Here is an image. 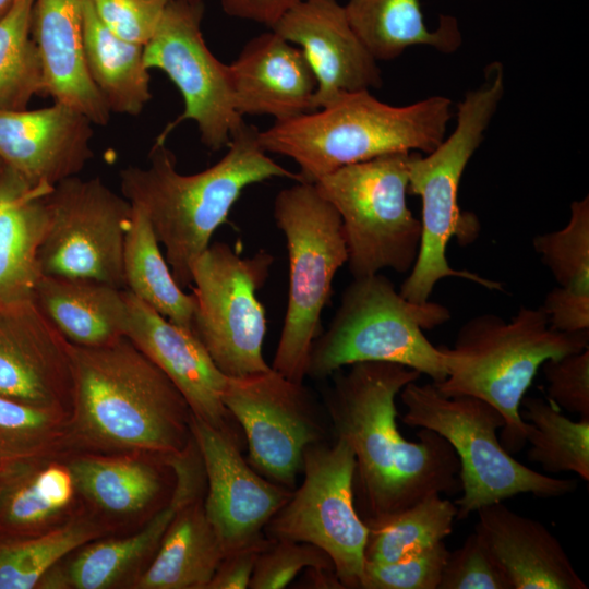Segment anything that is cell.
Returning a JSON list of instances; mask_svg holds the SVG:
<instances>
[{
    "mask_svg": "<svg viewBox=\"0 0 589 589\" xmlns=\"http://www.w3.org/2000/svg\"><path fill=\"white\" fill-rule=\"evenodd\" d=\"M189 1H197V2H203L204 0H189Z\"/></svg>",
    "mask_w": 589,
    "mask_h": 589,
    "instance_id": "49",
    "label": "cell"
},
{
    "mask_svg": "<svg viewBox=\"0 0 589 589\" xmlns=\"http://www.w3.org/2000/svg\"><path fill=\"white\" fill-rule=\"evenodd\" d=\"M50 224L43 275L89 278L125 289L122 255L132 205L99 178H67L46 195Z\"/></svg>",
    "mask_w": 589,
    "mask_h": 589,
    "instance_id": "14",
    "label": "cell"
},
{
    "mask_svg": "<svg viewBox=\"0 0 589 589\" xmlns=\"http://www.w3.org/2000/svg\"><path fill=\"white\" fill-rule=\"evenodd\" d=\"M542 310L550 325L560 332L589 330V297L555 287L545 297Z\"/></svg>",
    "mask_w": 589,
    "mask_h": 589,
    "instance_id": "44",
    "label": "cell"
},
{
    "mask_svg": "<svg viewBox=\"0 0 589 589\" xmlns=\"http://www.w3.org/2000/svg\"><path fill=\"white\" fill-rule=\"evenodd\" d=\"M12 0H0V17L4 14V12L9 9L11 5Z\"/></svg>",
    "mask_w": 589,
    "mask_h": 589,
    "instance_id": "47",
    "label": "cell"
},
{
    "mask_svg": "<svg viewBox=\"0 0 589 589\" xmlns=\"http://www.w3.org/2000/svg\"><path fill=\"white\" fill-rule=\"evenodd\" d=\"M34 301L70 344L96 347L125 335V289L96 279L43 275Z\"/></svg>",
    "mask_w": 589,
    "mask_h": 589,
    "instance_id": "28",
    "label": "cell"
},
{
    "mask_svg": "<svg viewBox=\"0 0 589 589\" xmlns=\"http://www.w3.org/2000/svg\"><path fill=\"white\" fill-rule=\"evenodd\" d=\"M533 248L558 287L589 297V197L570 204V217L560 230L537 235Z\"/></svg>",
    "mask_w": 589,
    "mask_h": 589,
    "instance_id": "38",
    "label": "cell"
},
{
    "mask_svg": "<svg viewBox=\"0 0 589 589\" xmlns=\"http://www.w3.org/2000/svg\"><path fill=\"white\" fill-rule=\"evenodd\" d=\"M163 461L175 481L167 504L136 532L98 538L74 550L45 575L38 589L133 588L177 513L205 492L204 467L193 437L182 453L165 456Z\"/></svg>",
    "mask_w": 589,
    "mask_h": 589,
    "instance_id": "16",
    "label": "cell"
},
{
    "mask_svg": "<svg viewBox=\"0 0 589 589\" xmlns=\"http://www.w3.org/2000/svg\"><path fill=\"white\" fill-rule=\"evenodd\" d=\"M301 0H220L224 12L232 17L264 24L269 28Z\"/></svg>",
    "mask_w": 589,
    "mask_h": 589,
    "instance_id": "46",
    "label": "cell"
},
{
    "mask_svg": "<svg viewBox=\"0 0 589 589\" xmlns=\"http://www.w3.org/2000/svg\"><path fill=\"white\" fill-rule=\"evenodd\" d=\"M549 401L580 417H589V348L542 365Z\"/></svg>",
    "mask_w": 589,
    "mask_h": 589,
    "instance_id": "42",
    "label": "cell"
},
{
    "mask_svg": "<svg viewBox=\"0 0 589 589\" xmlns=\"http://www.w3.org/2000/svg\"><path fill=\"white\" fill-rule=\"evenodd\" d=\"M354 454L342 438L308 446L301 485L264 529L271 541H300L323 550L344 588H359L369 536L354 504Z\"/></svg>",
    "mask_w": 589,
    "mask_h": 589,
    "instance_id": "12",
    "label": "cell"
},
{
    "mask_svg": "<svg viewBox=\"0 0 589 589\" xmlns=\"http://www.w3.org/2000/svg\"><path fill=\"white\" fill-rule=\"evenodd\" d=\"M74 453H182L192 440V411L169 377L127 337L70 344Z\"/></svg>",
    "mask_w": 589,
    "mask_h": 589,
    "instance_id": "2",
    "label": "cell"
},
{
    "mask_svg": "<svg viewBox=\"0 0 589 589\" xmlns=\"http://www.w3.org/2000/svg\"><path fill=\"white\" fill-rule=\"evenodd\" d=\"M274 219L285 236L289 291L279 341L271 368L303 383L312 345L336 273L348 260L341 218L314 183L297 181L278 192Z\"/></svg>",
    "mask_w": 589,
    "mask_h": 589,
    "instance_id": "9",
    "label": "cell"
},
{
    "mask_svg": "<svg viewBox=\"0 0 589 589\" xmlns=\"http://www.w3.org/2000/svg\"><path fill=\"white\" fill-rule=\"evenodd\" d=\"M127 337L156 364L185 398L192 413L208 424L233 431L221 393L226 382L194 332L179 326L125 289Z\"/></svg>",
    "mask_w": 589,
    "mask_h": 589,
    "instance_id": "21",
    "label": "cell"
},
{
    "mask_svg": "<svg viewBox=\"0 0 589 589\" xmlns=\"http://www.w3.org/2000/svg\"><path fill=\"white\" fill-rule=\"evenodd\" d=\"M203 2L169 0L160 23L144 46L146 68L166 73L184 101L183 112L157 136L165 143L181 122L196 123L200 139L211 151L227 147L244 122L235 105L229 64L219 61L204 41Z\"/></svg>",
    "mask_w": 589,
    "mask_h": 589,
    "instance_id": "13",
    "label": "cell"
},
{
    "mask_svg": "<svg viewBox=\"0 0 589 589\" xmlns=\"http://www.w3.org/2000/svg\"><path fill=\"white\" fill-rule=\"evenodd\" d=\"M437 589H513L512 582L474 531L449 552Z\"/></svg>",
    "mask_w": 589,
    "mask_h": 589,
    "instance_id": "41",
    "label": "cell"
},
{
    "mask_svg": "<svg viewBox=\"0 0 589 589\" xmlns=\"http://www.w3.org/2000/svg\"><path fill=\"white\" fill-rule=\"evenodd\" d=\"M452 116V100L445 96L392 106L365 89L342 94L312 112L275 121L259 132V142L266 153L294 160L298 181L314 183L344 166L387 154H429L445 139Z\"/></svg>",
    "mask_w": 589,
    "mask_h": 589,
    "instance_id": "4",
    "label": "cell"
},
{
    "mask_svg": "<svg viewBox=\"0 0 589 589\" xmlns=\"http://www.w3.org/2000/svg\"><path fill=\"white\" fill-rule=\"evenodd\" d=\"M259 132L243 122L225 156L193 175L178 172L173 153L159 142L152 146L148 166H129L119 173L121 195L146 214L182 289L192 285L193 263L245 188L272 178L298 181L297 173L268 157Z\"/></svg>",
    "mask_w": 589,
    "mask_h": 589,
    "instance_id": "3",
    "label": "cell"
},
{
    "mask_svg": "<svg viewBox=\"0 0 589 589\" xmlns=\"http://www.w3.org/2000/svg\"><path fill=\"white\" fill-rule=\"evenodd\" d=\"M273 261L263 250L241 256L228 243L215 242L192 265L193 332L226 376L271 369L263 356L265 310L256 291Z\"/></svg>",
    "mask_w": 589,
    "mask_h": 589,
    "instance_id": "11",
    "label": "cell"
},
{
    "mask_svg": "<svg viewBox=\"0 0 589 589\" xmlns=\"http://www.w3.org/2000/svg\"><path fill=\"white\" fill-rule=\"evenodd\" d=\"M169 0H91L100 22L116 36L145 46Z\"/></svg>",
    "mask_w": 589,
    "mask_h": 589,
    "instance_id": "43",
    "label": "cell"
},
{
    "mask_svg": "<svg viewBox=\"0 0 589 589\" xmlns=\"http://www.w3.org/2000/svg\"><path fill=\"white\" fill-rule=\"evenodd\" d=\"M306 568L335 570L330 557L313 544L291 540L271 541L257 556L249 588H284Z\"/></svg>",
    "mask_w": 589,
    "mask_h": 589,
    "instance_id": "40",
    "label": "cell"
},
{
    "mask_svg": "<svg viewBox=\"0 0 589 589\" xmlns=\"http://www.w3.org/2000/svg\"><path fill=\"white\" fill-rule=\"evenodd\" d=\"M229 69L241 117L281 121L316 110L317 83L304 53L273 29L251 38Z\"/></svg>",
    "mask_w": 589,
    "mask_h": 589,
    "instance_id": "22",
    "label": "cell"
},
{
    "mask_svg": "<svg viewBox=\"0 0 589 589\" xmlns=\"http://www.w3.org/2000/svg\"><path fill=\"white\" fill-rule=\"evenodd\" d=\"M82 505L113 532L140 517L163 491L161 457L146 453H84L67 456Z\"/></svg>",
    "mask_w": 589,
    "mask_h": 589,
    "instance_id": "26",
    "label": "cell"
},
{
    "mask_svg": "<svg viewBox=\"0 0 589 589\" xmlns=\"http://www.w3.org/2000/svg\"><path fill=\"white\" fill-rule=\"evenodd\" d=\"M85 0H34L32 36L37 46L46 94L106 125L111 112L92 82L83 52Z\"/></svg>",
    "mask_w": 589,
    "mask_h": 589,
    "instance_id": "24",
    "label": "cell"
},
{
    "mask_svg": "<svg viewBox=\"0 0 589 589\" xmlns=\"http://www.w3.org/2000/svg\"><path fill=\"white\" fill-rule=\"evenodd\" d=\"M304 53L317 83L315 108L346 93L383 84L377 60L358 37L337 0H301L272 27Z\"/></svg>",
    "mask_w": 589,
    "mask_h": 589,
    "instance_id": "19",
    "label": "cell"
},
{
    "mask_svg": "<svg viewBox=\"0 0 589 589\" xmlns=\"http://www.w3.org/2000/svg\"><path fill=\"white\" fill-rule=\"evenodd\" d=\"M111 533L110 527L83 508L48 532L0 538V589H37L62 558L85 543Z\"/></svg>",
    "mask_w": 589,
    "mask_h": 589,
    "instance_id": "33",
    "label": "cell"
},
{
    "mask_svg": "<svg viewBox=\"0 0 589 589\" xmlns=\"http://www.w3.org/2000/svg\"><path fill=\"white\" fill-rule=\"evenodd\" d=\"M4 167L0 177V303L34 300L50 224L46 195Z\"/></svg>",
    "mask_w": 589,
    "mask_h": 589,
    "instance_id": "27",
    "label": "cell"
},
{
    "mask_svg": "<svg viewBox=\"0 0 589 589\" xmlns=\"http://www.w3.org/2000/svg\"><path fill=\"white\" fill-rule=\"evenodd\" d=\"M587 348L589 330H556L541 306H521L509 321L484 313L461 326L453 348L442 346L447 376L432 384L445 397L473 396L495 407L505 421L501 444L512 454L526 444L520 406L539 368Z\"/></svg>",
    "mask_w": 589,
    "mask_h": 589,
    "instance_id": "6",
    "label": "cell"
},
{
    "mask_svg": "<svg viewBox=\"0 0 589 589\" xmlns=\"http://www.w3.org/2000/svg\"><path fill=\"white\" fill-rule=\"evenodd\" d=\"M67 456L29 458L0 469V538L48 532L84 508Z\"/></svg>",
    "mask_w": 589,
    "mask_h": 589,
    "instance_id": "25",
    "label": "cell"
},
{
    "mask_svg": "<svg viewBox=\"0 0 589 589\" xmlns=\"http://www.w3.org/2000/svg\"><path fill=\"white\" fill-rule=\"evenodd\" d=\"M221 400L244 431L249 464L266 479L292 490L305 448L324 436L309 389L271 368L226 376Z\"/></svg>",
    "mask_w": 589,
    "mask_h": 589,
    "instance_id": "15",
    "label": "cell"
},
{
    "mask_svg": "<svg viewBox=\"0 0 589 589\" xmlns=\"http://www.w3.org/2000/svg\"><path fill=\"white\" fill-rule=\"evenodd\" d=\"M407 411L402 422L443 436L459 460L462 494L455 501L458 519L521 493L560 497L576 490L573 479H557L516 460L500 443L505 421L491 404L473 396L445 397L434 385L407 384L400 390Z\"/></svg>",
    "mask_w": 589,
    "mask_h": 589,
    "instance_id": "8",
    "label": "cell"
},
{
    "mask_svg": "<svg viewBox=\"0 0 589 589\" xmlns=\"http://www.w3.org/2000/svg\"><path fill=\"white\" fill-rule=\"evenodd\" d=\"M344 7L353 31L377 61L393 60L413 46L453 53L462 44L457 19L441 14L436 28L430 29L420 0H348Z\"/></svg>",
    "mask_w": 589,
    "mask_h": 589,
    "instance_id": "30",
    "label": "cell"
},
{
    "mask_svg": "<svg viewBox=\"0 0 589 589\" xmlns=\"http://www.w3.org/2000/svg\"><path fill=\"white\" fill-rule=\"evenodd\" d=\"M504 94V68L494 61L485 67L481 85L468 91L458 103L454 132L426 156L411 152L408 193L421 197L422 218L418 256L399 290L410 302H429L435 285L447 277L467 279L489 290H504L498 281L453 268L446 256L453 237L465 245L479 235L480 223L474 214L460 209L458 191L464 171L480 147Z\"/></svg>",
    "mask_w": 589,
    "mask_h": 589,
    "instance_id": "5",
    "label": "cell"
},
{
    "mask_svg": "<svg viewBox=\"0 0 589 589\" xmlns=\"http://www.w3.org/2000/svg\"><path fill=\"white\" fill-rule=\"evenodd\" d=\"M4 167L5 166H4L3 161L0 159V177H1L2 172H3V170H4Z\"/></svg>",
    "mask_w": 589,
    "mask_h": 589,
    "instance_id": "48",
    "label": "cell"
},
{
    "mask_svg": "<svg viewBox=\"0 0 589 589\" xmlns=\"http://www.w3.org/2000/svg\"><path fill=\"white\" fill-rule=\"evenodd\" d=\"M457 506L431 495L396 515L368 526L365 563L385 564L432 546L452 533Z\"/></svg>",
    "mask_w": 589,
    "mask_h": 589,
    "instance_id": "34",
    "label": "cell"
},
{
    "mask_svg": "<svg viewBox=\"0 0 589 589\" xmlns=\"http://www.w3.org/2000/svg\"><path fill=\"white\" fill-rule=\"evenodd\" d=\"M411 152L344 166L314 182L338 212L353 278L385 268L409 272L418 256L421 220L406 201Z\"/></svg>",
    "mask_w": 589,
    "mask_h": 589,
    "instance_id": "10",
    "label": "cell"
},
{
    "mask_svg": "<svg viewBox=\"0 0 589 589\" xmlns=\"http://www.w3.org/2000/svg\"><path fill=\"white\" fill-rule=\"evenodd\" d=\"M93 123L55 101L28 110L0 108V159L31 188L49 192L93 157Z\"/></svg>",
    "mask_w": 589,
    "mask_h": 589,
    "instance_id": "20",
    "label": "cell"
},
{
    "mask_svg": "<svg viewBox=\"0 0 589 589\" xmlns=\"http://www.w3.org/2000/svg\"><path fill=\"white\" fill-rule=\"evenodd\" d=\"M132 208L122 255L125 289L170 322L193 332L194 297L173 278L146 214Z\"/></svg>",
    "mask_w": 589,
    "mask_h": 589,
    "instance_id": "32",
    "label": "cell"
},
{
    "mask_svg": "<svg viewBox=\"0 0 589 589\" xmlns=\"http://www.w3.org/2000/svg\"><path fill=\"white\" fill-rule=\"evenodd\" d=\"M190 424L205 472V514L225 553L266 541L267 522L292 490L267 480L243 459L235 431L193 413Z\"/></svg>",
    "mask_w": 589,
    "mask_h": 589,
    "instance_id": "17",
    "label": "cell"
},
{
    "mask_svg": "<svg viewBox=\"0 0 589 589\" xmlns=\"http://www.w3.org/2000/svg\"><path fill=\"white\" fill-rule=\"evenodd\" d=\"M271 540L235 550L224 556L206 589H245L260 552Z\"/></svg>",
    "mask_w": 589,
    "mask_h": 589,
    "instance_id": "45",
    "label": "cell"
},
{
    "mask_svg": "<svg viewBox=\"0 0 589 589\" xmlns=\"http://www.w3.org/2000/svg\"><path fill=\"white\" fill-rule=\"evenodd\" d=\"M203 498L177 513L134 589L207 588L226 553L205 514Z\"/></svg>",
    "mask_w": 589,
    "mask_h": 589,
    "instance_id": "29",
    "label": "cell"
},
{
    "mask_svg": "<svg viewBox=\"0 0 589 589\" xmlns=\"http://www.w3.org/2000/svg\"><path fill=\"white\" fill-rule=\"evenodd\" d=\"M70 342L34 300L0 303V395L71 410Z\"/></svg>",
    "mask_w": 589,
    "mask_h": 589,
    "instance_id": "18",
    "label": "cell"
},
{
    "mask_svg": "<svg viewBox=\"0 0 589 589\" xmlns=\"http://www.w3.org/2000/svg\"><path fill=\"white\" fill-rule=\"evenodd\" d=\"M83 52L88 75L110 112L137 116L151 100L144 46L112 34L91 0L83 8Z\"/></svg>",
    "mask_w": 589,
    "mask_h": 589,
    "instance_id": "31",
    "label": "cell"
},
{
    "mask_svg": "<svg viewBox=\"0 0 589 589\" xmlns=\"http://www.w3.org/2000/svg\"><path fill=\"white\" fill-rule=\"evenodd\" d=\"M69 419L70 411L0 395V469L24 459L74 453Z\"/></svg>",
    "mask_w": 589,
    "mask_h": 589,
    "instance_id": "37",
    "label": "cell"
},
{
    "mask_svg": "<svg viewBox=\"0 0 589 589\" xmlns=\"http://www.w3.org/2000/svg\"><path fill=\"white\" fill-rule=\"evenodd\" d=\"M449 317L441 304L408 301L380 273L353 278L332 322L312 345L306 376L325 378L358 362H390L441 382L447 376L445 354L423 329Z\"/></svg>",
    "mask_w": 589,
    "mask_h": 589,
    "instance_id": "7",
    "label": "cell"
},
{
    "mask_svg": "<svg viewBox=\"0 0 589 589\" xmlns=\"http://www.w3.org/2000/svg\"><path fill=\"white\" fill-rule=\"evenodd\" d=\"M34 0H12L0 17V108L27 109L46 94L43 65L32 36Z\"/></svg>",
    "mask_w": 589,
    "mask_h": 589,
    "instance_id": "36",
    "label": "cell"
},
{
    "mask_svg": "<svg viewBox=\"0 0 589 589\" xmlns=\"http://www.w3.org/2000/svg\"><path fill=\"white\" fill-rule=\"evenodd\" d=\"M528 420V458L546 473L575 472L589 480V417L573 421L550 401L527 397L521 401Z\"/></svg>",
    "mask_w": 589,
    "mask_h": 589,
    "instance_id": "35",
    "label": "cell"
},
{
    "mask_svg": "<svg viewBox=\"0 0 589 589\" xmlns=\"http://www.w3.org/2000/svg\"><path fill=\"white\" fill-rule=\"evenodd\" d=\"M337 370L325 398L337 437L356 458L354 504L366 526L431 495L460 491L459 460L440 434L420 429L407 441L396 423V397L421 373L390 362H358Z\"/></svg>",
    "mask_w": 589,
    "mask_h": 589,
    "instance_id": "1",
    "label": "cell"
},
{
    "mask_svg": "<svg viewBox=\"0 0 589 589\" xmlns=\"http://www.w3.org/2000/svg\"><path fill=\"white\" fill-rule=\"evenodd\" d=\"M449 551L444 541L385 564L365 563L359 588L437 589Z\"/></svg>",
    "mask_w": 589,
    "mask_h": 589,
    "instance_id": "39",
    "label": "cell"
},
{
    "mask_svg": "<svg viewBox=\"0 0 589 589\" xmlns=\"http://www.w3.org/2000/svg\"><path fill=\"white\" fill-rule=\"evenodd\" d=\"M476 532L513 589H587L560 541L540 521L502 502L477 510Z\"/></svg>",
    "mask_w": 589,
    "mask_h": 589,
    "instance_id": "23",
    "label": "cell"
}]
</instances>
